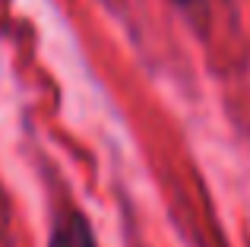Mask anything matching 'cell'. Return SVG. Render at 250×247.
Returning a JSON list of instances; mask_svg holds the SVG:
<instances>
[{
    "label": "cell",
    "instance_id": "obj_1",
    "mask_svg": "<svg viewBox=\"0 0 250 247\" xmlns=\"http://www.w3.org/2000/svg\"><path fill=\"white\" fill-rule=\"evenodd\" d=\"M48 247H98L92 222L85 219V212L80 209H67L54 219L51 225V238Z\"/></svg>",
    "mask_w": 250,
    "mask_h": 247
}]
</instances>
